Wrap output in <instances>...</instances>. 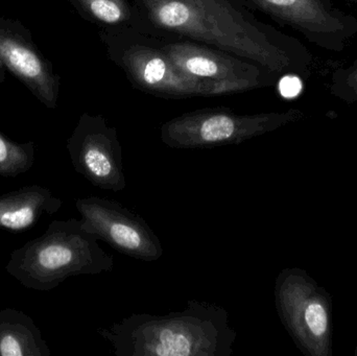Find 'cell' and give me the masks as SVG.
<instances>
[{
    "instance_id": "8fae6325",
    "label": "cell",
    "mask_w": 357,
    "mask_h": 356,
    "mask_svg": "<svg viewBox=\"0 0 357 356\" xmlns=\"http://www.w3.org/2000/svg\"><path fill=\"white\" fill-rule=\"evenodd\" d=\"M4 70L20 79L47 108L56 109L60 83L52 64L36 47L23 25L0 18V82Z\"/></svg>"
},
{
    "instance_id": "3957f363",
    "label": "cell",
    "mask_w": 357,
    "mask_h": 356,
    "mask_svg": "<svg viewBox=\"0 0 357 356\" xmlns=\"http://www.w3.org/2000/svg\"><path fill=\"white\" fill-rule=\"evenodd\" d=\"M114 268V258L98 244L81 219L54 221L39 238L13 251L6 272L24 288L48 292L69 277L100 275Z\"/></svg>"
},
{
    "instance_id": "52a82bcc",
    "label": "cell",
    "mask_w": 357,
    "mask_h": 356,
    "mask_svg": "<svg viewBox=\"0 0 357 356\" xmlns=\"http://www.w3.org/2000/svg\"><path fill=\"white\" fill-rule=\"evenodd\" d=\"M148 35L183 72L195 79L226 84L236 93L270 87L280 81L255 63L205 44L176 36Z\"/></svg>"
},
{
    "instance_id": "2e32d148",
    "label": "cell",
    "mask_w": 357,
    "mask_h": 356,
    "mask_svg": "<svg viewBox=\"0 0 357 356\" xmlns=\"http://www.w3.org/2000/svg\"><path fill=\"white\" fill-rule=\"evenodd\" d=\"M329 92L333 98L346 102H357V60L333 71L329 79Z\"/></svg>"
},
{
    "instance_id": "4fadbf2b",
    "label": "cell",
    "mask_w": 357,
    "mask_h": 356,
    "mask_svg": "<svg viewBox=\"0 0 357 356\" xmlns=\"http://www.w3.org/2000/svg\"><path fill=\"white\" fill-rule=\"evenodd\" d=\"M41 330L18 309H0V356H50Z\"/></svg>"
},
{
    "instance_id": "9a60e30c",
    "label": "cell",
    "mask_w": 357,
    "mask_h": 356,
    "mask_svg": "<svg viewBox=\"0 0 357 356\" xmlns=\"http://www.w3.org/2000/svg\"><path fill=\"white\" fill-rule=\"evenodd\" d=\"M35 163V144H18L0 133V176L16 178L27 173Z\"/></svg>"
},
{
    "instance_id": "5bb4252c",
    "label": "cell",
    "mask_w": 357,
    "mask_h": 356,
    "mask_svg": "<svg viewBox=\"0 0 357 356\" xmlns=\"http://www.w3.org/2000/svg\"><path fill=\"white\" fill-rule=\"evenodd\" d=\"M77 12L100 29H139L140 19L132 0H69Z\"/></svg>"
},
{
    "instance_id": "9c48e42d",
    "label": "cell",
    "mask_w": 357,
    "mask_h": 356,
    "mask_svg": "<svg viewBox=\"0 0 357 356\" xmlns=\"http://www.w3.org/2000/svg\"><path fill=\"white\" fill-rule=\"evenodd\" d=\"M75 207L84 227L117 252L146 263L162 257V244L154 230L116 201L88 196L77 200Z\"/></svg>"
},
{
    "instance_id": "8992f818",
    "label": "cell",
    "mask_w": 357,
    "mask_h": 356,
    "mask_svg": "<svg viewBox=\"0 0 357 356\" xmlns=\"http://www.w3.org/2000/svg\"><path fill=\"white\" fill-rule=\"evenodd\" d=\"M275 303L281 323L305 356H333V302L326 288L299 268L277 276Z\"/></svg>"
},
{
    "instance_id": "7c38bea8",
    "label": "cell",
    "mask_w": 357,
    "mask_h": 356,
    "mask_svg": "<svg viewBox=\"0 0 357 356\" xmlns=\"http://www.w3.org/2000/svg\"><path fill=\"white\" fill-rule=\"evenodd\" d=\"M63 201L48 188L29 185L0 196V230L18 233L39 223L45 215H54Z\"/></svg>"
},
{
    "instance_id": "30bf717a",
    "label": "cell",
    "mask_w": 357,
    "mask_h": 356,
    "mask_svg": "<svg viewBox=\"0 0 357 356\" xmlns=\"http://www.w3.org/2000/svg\"><path fill=\"white\" fill-rule=\"evenodd\" d=\"M66 148L77 173L92 185L114 192L125 189L127 181L117 130L102 115L82 114Z\"/></svg>"
},
{
    "instance_id": "ba28073f",
    "label": "cell",
    "mask_w": 357,
    "mask_h": 356,
    "mask_svg": "<svg viewBox=\"0 0 357 356\" xmlns=\"http://www.w3.org/2000/svg\"><path fill=\"white\" fill-rule=\"evenodd\" d=\"M251 10L299 31L312 44L342 52L357 35V18L335 6L333 0H243Z\"/></svg>"
},
{
    "instance_id": "e0dca14e",
    "label": "cell",
    "mask_w": 357,
    "mask_h": 356,
    "mask_svg": "<svg viewBox=\"0 0 357 356\" xmlns=\"http://www.w3.org/2000/svg\"><path fill=\"white\" fill-rule=\"evenodd\" d=\"M347 2H349V3L356 4L357 6V0H347Z\"/></svg>"
},
{
    "instance_id": "277c9868",
    "label": "cell",
    "mask_w": 357,
    "mask_h": 356,
    "mask_svg": "<svg viewBox=\"0 0 357 356\" xmlns=\"http://www.w3.org/2000/svg\"><path fill=\"white\" fill-rule=\"evenodd\" d=\"M100 37L110 60L140 91L167 100L236 93L226 84L195 79L181 71L144 31L100 29Z\"/></svg>"
},
{
    "instance_id": "5b68a950",
    "label": "cell",
    "mask_w": 357,
    "mask_h": 356,
    "mask_svg": "<svg viewBox=\"0 0 357 356\" xmlns=\"http://www.w3.org/2000/svg\"><path fill=\"white\" fill-rule=\"evenodd\" d=\"M304 117L299 109L258 114H238L222 107L199 109L163 123L160 137L172 148H220L272 133Z\"/></svg>"
},
{
    "instance_id": "7a4b0ae2",
    "label": "cell",
    "mask_w": 357,
    "mask_h": 356,
    "mask_svg": "<svg viewBox=\"0 0 357 356\" xmlns=\"http://www.w3.org/2000/svg\"><path fill=\"white\" fill-rule=\"evenodd\" d=\"M96 332L117 356H231L237 338L224 307L195 300L167 315L133 314Z\"/></svg>"
},
{
    "instance_id": "6da1fadb",
    "label": "cell",
    "mask_w": 357,
    "mask_h": 356,
    "mask_svg": "<svg viewBox=\"0 0 357 356\" xmlns=\"http://www.w3.org/2000/svg\"><path fill=\"white\" fill-rule=\"evenodd\" d=\"M137 31L176 36L259 65L279 79H310L314 56L297 38L258 20L243 0H132Z\"/></svg>"
}]
</instances>
